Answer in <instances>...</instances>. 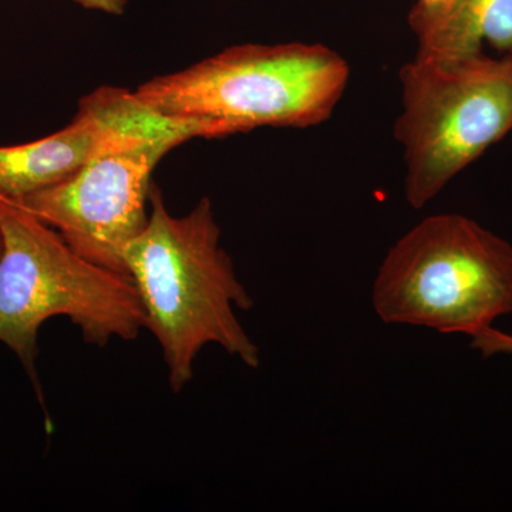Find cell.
I'll list each match as a JSON object with an SVG mask.
<instances>
[{"instance_id":"6da1fadb","label":"cell","mask_w":512,"mask_h":512,"mask_svg":"<svg viewBox=\"0 0 512 512\" xmlns=\"http://www.w3.org/2000/svg\"><path fill=\"white\" fill-rule=\"evenodd\" d=\"M147 227L124 249L127 274L136 285L146 329L163 350L168 383L183 392L194 379L202 348L217 343L245 366L258 369V345L242 328L235 308L249 311L254 299L221 247V229L211 201L174 217L157 185H151Z\"/></svg>"},{"instance_id":"7a4b0ae2","label":"cell","mask_w":512,"mask_h":512,"mask_svg":"<svg viewBox=\"0 0 512 512\" xmlns=\"http://www.w3.org/2000/svg\"><path fill=\"white\" fill-rule=\"evenodd\" d=\"M0 342L19 357L43 403L36 373L37 336L66 316L84 342L106 348L136 340L146 312L130 276L94 264L20 202L0 198Z\"/></svg>"},{"instance_id":"3957f363","label":"cell","mask_w":512,"mask_h":512,"mask_svg":"<svg viewBox=\"0 0 512 512\" xmlns=\"http://www.w3.org/2000/svg\"><path fill=\"white\" fill-rule=\"evenodd\" d=\"M349 79L348 62L328 46L241 45L154 77L134 93L163 116L211 121L237 134L319 126L332 117Z\"/></svg>"},{"instance_id":"277c9868","label":"cell","mask_w":512,"mask_h":512,"mask_svg":"<svg viewBox=\"0 0 512 512\" xmlns=\"http://www.w3.org/2000/svg\"><path fill=\"white\" fill-rule=\"evenodd\" d=\"M372 302L387 325L473 336L512 313V244L464 215H431L389 249Z\"/></svg>"},{"instance_id":"5b68a950","label":"cell","mask_w":512,"mask_h":512,"mask_svg":"<svg viewBox=\"0 0 512 512\" xmlns=\"http://www.w3.org/2000/svg\"><path fill=\"white\" fill-rule=\"evenodd\" d=\"M404 194L426 207L461 171L512 131V56L417 52L399 73Z\"/></svg>"},{"instance_id":"8992f818","label":"cell","mask_w":512,"mask_h":512,"mask_svg":"<svg viewBox=\"0 0 512 512\" xmlns=\"http://www.w3.org/2000/svg\"><path fill=\"white\" fill-rule=\"evenodd\" d=\"M183 143L165 137L111 148L20 204L55 228L77 254L128 276L124 249L147 227L151 175L165 154Z\"/></svg>"},{"instance_id":"52a82bcc","label":"cell","mask_w":512,"mask_h":512,"mask_svg":"<svg viewBox=\"0 0 512 512\" xmlns=\"http://www.w3.org/2000/svg\"><path fill=\"white\" fill-rule=\"evenodd\" d=\"M207 136L202 121L163 116L134 92L104 86L80 100L72 123L50 136L0 147V198L22 202L63 183L111 148L165 137L188 141Z\"/></svg>"},{"instance_id":"ba28073f","label":"cell","mask_w":512,"mask_h":512,"mask_svg":"<svg viewBox=\"0 0 512 512\" xmlns=\"http://www.w3.org/2000/svg\"><path fill=\"white\" fill-rule=\"evenodd\" d=\"M419 53L468 57L512 56V0H454L436 15H410ZM490 56V55H488Z\"/></svg>"},{"instance_id":"9c48e42d","label":"cell","mask_w":512,"mask_h":512,"mask_svg":"<svg viewBox=\"0 0 512 512\" xmlns=\"http://www.w3.org/2000/svg\"><path fill=\"white\" fill-rule=\"evenodd\" d=\"M470 346L478 350L484 359L495 355H512V335L487 326L471 336Z\"/></svg>"},{"instance_id":"30bf717a","label":"cell","mask_w":512,"mask_h":512,"mask_svg":"<svg viewBox=\"0 0 512 512\" xmlns=\"http://www.w3.org/2000/svg\"><path fill=\"white\" fill-rule=\"evenodd\" d=\"M83 9L94 12L107 13V15H123L126 12L128 0H73Z\"/></svg>"},{"instance_id":"8fae6325","label":"cell","mask_w":512,"mask_h":512,"mask_svg":"<svg viewBox=\"0 0 512 512\" xmlns=\"http://www.w3.org/2000/svg\"><path fill=\"white\" fill-rule=\"evenodd\" d=\"M454 0H417L410 15H436L453 5Z\"/></svg>"},{"instance_id":"7c38bea8","label":"cell","mask_w":512,"mask_h":512,"mask_svg":"<svg viewBox=\"0 0 512 512\" xmlns=\"http://www.w3.org/2000/svg\"><path fill=\"white\" fill-rule=\"evenodd\" d=\"M3 251V237H2V231H0V256H2Z\"/></svg>"}]
</instances>
